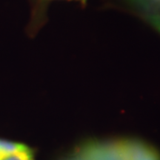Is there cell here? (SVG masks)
<instances>
[{
  "instance_id": "1",
  "label": "cell",
  "mask_w": 160,
  "mask_h": 160,
  "mask_svg": "<svg viewBox=\"0 0 160 160\" xmlns=\"http://www.w3.org/2000/svg\"><path fill=\"white\" fill-rule=\"evenodd\" d=\"M29 149V148L24 144L0 139V157L2 159L14 153L28 151Z\"/></svg>"
},
{
  "instance_id": "2",
  "label": "cell",
  "mask_w": 160,
  "mask_h": 160,
  "mask_svg": "<svg viewBox=\"0 0 160 160\" xmlns=\"http://www.w3.org/2000/svg\"><path fill=\"white\" fill-rule=\"evenodd\" d=\"M131 160H160V156L155 150L150 148L141 147L139 151L131 155Z\"/></svg>"
},
{
  "instance_id": "3",
  "label": "cell",
  "mask_w": 160,
  "mask_h": 160,
  "mask_svg": "<svg viewBox=\"0 0 160 160\" xmlns=\"http://www.w3.org/2000/svg\"><path fill=\"white\" fill-rule=\"evenodd\" d=\"M2 160H34V159L31 150L29 149L28 151L10 155L8 157L3 158Z\"/></svg>"
},
{
  "instance_id": "4",
  "label": "cell",
  "mask_w": 160,
  "mask_h": 160,
  "mask_svg": "<svg viewBox=\"0 0 160 160\" xmlns=\"http://www.w3.org/2000/svg\"><path fill=\"white\" fill-rule=\"evenodd\" d=\"M150 22L158 31H160V16L159 15H153L149 18Z\"/></svg>"
},
{
  "instance_id": "5",
  "label": "cell",
  "mask_w": 160,
  "mask_h": 160,
  "mask_svg": "<svg viewBox=\"0 0 160 160\" xmlns=\"http://www.w3.org/2000/svg\"><path fill=\"white\" fill-rule=\"evenodd\" d=\"M79 1L82 2V5H85L86 1H87V0H79Z\"/></svg>"
},
{
  "instance_id": "6",
  "label": "cell",
  "mask_w": 160,
  "mask_h": 160,
  "mask_svg": "<svg viewBox=\"0 0 160 160\" xmlns=\"http://www.w3.org/2000/svg\"><path fill=\"white\" fill-rule=\"evenodd\" d=\"M0 160H2V159L1 157H0Z\"/></svg>"
}]
</instances>
